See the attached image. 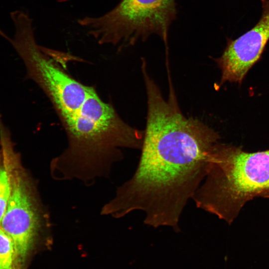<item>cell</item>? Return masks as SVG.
Listing matches in <instances>:
<instances>
[{"label":"cell","instance_id":"obj_2","mask_svg":"<svg viewBox=\"0 0 269 269\" xmlns=\"http://www.w3.org/2000/svg\"><path fill=\"white\" fill-rule=\"evenodd\" d=\"M26 78L48 98L67 136V147L50 164L57 180L78 179L90 185L108 177L113 164L123 158L122 148L140 149L143 131L126 123L93 87L74 78L57 55L42 52L30 63Z\"/></svg>","mask_w":269,"mask_h":269},{"label":"cell","instance_id":"obj_1","mask_svg":"<svg viewBox=\"0 0 269 269\" xmlns=\"http://www.w3.org/2000/svg\"><path fill=\"white\" fill-rule=\"evenodd\" d=\"M219 138L200 120L185 117L175 95L150 96L136 170L101 214L120 218L141 211L145 225L179 232L182 213L204 180L210 151Z\"/></svg>","mask_w":269,"mask_h":269},{"label":"cell","instance_id":"obj_9","mask_svg":"<svg viewBox=\"0 0 269 269\" xmlns=\"http://www.w3.org/2000/svg\"><path fill=\"white\" fill-rule=\"evenodd\" d=\"M13 12H14V11H13ZM12 12H11V14ZM11 14H10V15H11ZM3 34H4V33H3ZM3 35H2V36H3ZM2 37H3V36H2Z\"/></svg>","mask_w":269,"mask_h":269},{"label":"cell","instance_id":"obj_5","mask_svg":"<svg viewBox=\"0 0 269 269\" xmlns=\"http://www.w3.org/2000/svg\"><path fill=\"white\" fill-rule=\"evenodd\" d=\"M176 14L175 0H122L105 14L86 16L78 23L99 44L112 45L119 50L153 34L167 47L169 28Z\"/></svg>","mask_w":269,"mask_h":269},{"label":"cell","instance_id":"obj_6","mask_svg":"<svg viewBox=\"0 0 269 269\" xmlns=\"http://www.w3.org/2000/svg\"><path fill=\"white\" fill-rule=\"evenodd\" d=\"M262 12L258 22L235 39L228 38L221 56L215 60L221 71L220 84H240L260 59L269 41V0H261Z\"/></svg>","mask_w":269,"mask_h":269},{"label":"cell","instance_id":"obj_7","mask_svg":"<svg viewBox=\"0 0 269 269\" xmlns=\"http://www.w3.org/2000/svg\"><path fill=\"white\" fill-rule=\"evenodd\" d=\"M0 224L5 213L11 192L10 151L14 146L10 132L0 114Z\"/></svg>","mask_w":269,"mask_h":269},{"label":"cell","instance_id":"obj_4","mask_svg":"<svg viewBox=\"0 0 269 269\" xmlns=\"http://www.w3.org/2000/svg\"><path fill=\"white\" fill-rule=\"evenodd\" d=\"M11 188L0 226L14 245L19 269H28L38 254L53 245L50 212L37 184L22 166L13 147L10 151Z\"/></svg>","mask_w":269,"mask_h":269},{"label":"cell","instance_id":"obj_8","mask_svg":"<svg viewBox=\"0 0 269 269\" xmlns=\"http://www.w3.org/2000/svg\"><path fill=\"white\" fill-rule=\"evenodd\" d=\"M0 269H19L13 242L0 226Z\"/></svg>","mask_w":269,"mask_h":269},{"label":"cell","instance_id":"obj_3","mask_svg":"<svg viewBox=\"0 0 269 269\" xmlns=\"http://www.w3.org/2000/svg\"><path fill=\"white\" fill-rule=\"evenodd\" d=\"M256 197L269 198V149L248 152L217 142L205 177L192 198L197 208L231 224Z\"/></svg>","mask_w":269,"mask_h":269}]
</instances>
